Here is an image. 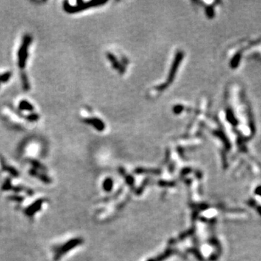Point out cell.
Returning a JSON list of instances; mask_svg holds the SVG:
<instances>
[{
	"mask_svg": "<svg viewBox=\"0 0 261 261\" xmlns=\"http://www.w3.org/2000/svg\"><path fill=\"white\" fill-rule=\"evenodd\" d=\"M32 42L31 35L26 34L23 37L22 43L18 52V65L20 69H24L26 66L28 57V49Z\"/></svg>",
	"mask_w": 261,
	"mask_h": 261,
	"instance_id": "6da1fadb",
	"label": "cell"
},
{
	"mask_svg": "<svg viewBox=\"0 0 261 261\" xmlns=\"http://www.w3.org/2000/svg\"><path fill=\"white\" fill-rule=\"evenodd\" d=\"M77 5H71L68 2H65L63 4L64 9L68 13H75L78 12L80 11L84 10V9H89L91 7H94L100 6V5H103L106 3V2H99V1H90L88 2H84L83 1L77 2Z\"/></svg>",
	"mask_w": 261,
	"mask_h": 261,
	"instance_id": "7a4b0ae2",
	"label": "cell"
},
{
	"mask_svg": "<svg viewBox=\"0 0 261 261\" xmlns=\"http://www.w3.org/2000/svg\"><path fill=\"white\" fill-rule=\"evenodd\" d=\"M82 239H73L71 240V241H68L67 243H65V245L55 247V248L54 249V252L55 253L54 260H59L62 256V255L68 252L69 250H71V249L74 248L75 247L80 245L81 243H82Z\"/></svg>",
	"mask_w": 261,
	"mask_h": 261,
	"instance_id": "3957f363",
	"label": "cell"
},
{
	"mask_svg": "<svg viewBox=\"0 0 261 261\" xmlns=\"http://www.w3.org/2000/svg\"><path fill=\"white\" fill-rule=\"evenodd\" d=\"M44 201V200L41 199V200H38L37 201L33 202L32 205L28 206V207H26L25 211H24L25 214L27 215V216H29V217L33 216L34 213H36L37 212H38L39 210H40Z\"/></svg>",
	"mask_w": 261,
	"mask_h": 261,
	"instance_id": "277c9868",
	"label": "cell"
},
{
	"mask_svg": "<svg viewBox=\"0 0 261 261\" xmlns=\"http://www.w3.org/2000/svg\"><path fill=\"white\" fill-rule=\"evenodd\" d=\"M85 123L88 124L89 125L94 126V128H96L97 130L99 131H103L105 129V125L104 123L99 118H86L84 120Z\"/></svg>",
	"mask_w": 261,
	"mask_h": 261,
	"instance_id": "5b68a950",
	"label": "cell"
},
{
	"mask_svg": "<svg viewBox=\"0 0 261 261\" xmlns=\"http://www.w3.org/2000/svg\"><path fill=\"white\" fill-rule=\"evenodd\" d=\"M0 165H1V167L2 168L3 171L8 172V173H10L12 176L18 177L19 176L18 171H17L16 169H15L14 168L12 167V166H9L7 165L6 161H5V158H4L3 156L1 155H0Z\"/></svg>",
	"mask_w": 261,
	"mask_h": 261,
	"instance_id": "8992f818",
	"label": "cell"
},
{
	"mask_svg": "<svg viewBox=\"0 0 261 261\" xmlns=\"http://www.w3.org/2000/svg\"><path fill=\"white\" fill-rule=\"evenodd\" d=\"M107 59L109 60L110 62H111L112 65L115 69H117L120 72V73H124L125 68L120 64V62L118 61V60L115 57V56L113 54H107Z\"/></svg>",
	"mask_w": 261,
	"mask_h": 261,
	"instance_id": "52a82bcc",
	"label": "cell"
},
{
	"mask_svg": "<svg viewBox=\"0 0 261 261\" xmlns=\"http://www.w3.org/2000/svg\"><path fill=\"white\" fill-rule=\"evenodd\" d=\"M18 110L20 111H29V112H32L34 110V107L27 100H21L18 105Z\"/></svg>",
	"mask_w": 261,
	"mask_h": 261,
	"instance_id": "ba28073f",
	"label": "cell"
},
{
	"mask_svg": "<svg viewBox=\"0 0 261 261\" xmlns=\"http://www.w3.org/2000/svg\"><path fill=\"white\" fill-rule=\"evenodd\" d=\"M20 79H21L22 86L23 90L26 92H28L31 89V84H30L29 79H28L27 74L24 71H22L20 73Z\"/></svg>",
	"mask_w": 261,
	"mask_h": 261,
	"instance_id": "9c48e42d",
	"label": "cell"
},
{
	"mask_svg": "<svg viewBox=\"0 0 261 261\" xmlns=\"http://www.w3.org/2000/svg\"><path fill=\"white\" fill-rule=\"evenodd\" d=\"M29 172H30V173H31V176H36V177L39 178V179H40L41 181H44V182L49 183L50 181V179H49V178L47 177V176L43 175V174L39 173L37 171H36V169H33H33H31V171H30Z\"/></svg>",
	"mask_w": 261,
	"mask_h": 261,
	"instance_id": "30bf717a",
	"label": "cell"
},
{
	"mask_svg": "<svg viewBox=\"0 0 261 261\" xmlns=\"http://www.w3.org/2000/svg\"><path fill=\"white\" fill-rule=\"evenodd\" d=\"M12 72L11 71H7L5 73H2V74L0 75V82L1 83H7L8 82L9 79L12 77Z\"/></svg>",
	"mask_w": 261,
	"mask_h": 261,
	"instance_id": "8fae6325",
	"label": "cell"
},
{
	"mask_svg": "<svg viewBox=\"0 0 261 261\" xmlns=\"http://www.w3.org/2000/svg\"><path fill=\"white\" fill-rule=\"evenodd\" d=\"M26 118L30 122H35V121H37V120L39 119V115H38L37 113H30L29 115H28L26 117Z\"/></svg>",
	"mask_w": 261,
	"mask_h": 261,
	"instance_id": "7c38bea8",
	"label": "cell"
},
{
	"mask_svg": "<svg viewBox=\"0 0 261 261\" xmlns=\"http://www.w3.org/2000/svg\"><path fill=\"white\" fill-rule=\"evenodd\" d=\"M12 185L11 183V181L9 178H7V179H5V181L4 182L2 187V190H12Z\"/></svg>",
	"mask_w": 261,
	"mask_h": 261,
	"instance_id": "4fadbf2b",
	"label": "cell"
},
{
	"mask_svg": "<svg viewBox=\"0 0 261 261\" xmlns=\"http://www.w3.org/2000/svg\"><path fill=\"white\" fill-rule=\"evenodd\" d=\"M30 163L33 166V169H41V170H44V167L41 165L39 162H38L36 160H29Z\"/></svg>",
	"mask_w": 261,
	"mask_h": 261,
	"instance_id": "5bb4252c",
	"label": "cell"
},
{
	"mask_svg": "<svg viewBox=\"0 0 261 261\" xmlns=\"http://www.w3.org/2000/svg\"><path fill=\"white\" fill-rule=\"evenodd\" d=\"M111 188H112V181H111V179H107L105 181V183H104V189H105V190L109 191L111 190Z\"/></svg>",
	"mask_w": 261,
	"mask_h": 261,
	"instance_id": "9a60e30c",
	"label": "cell"
},
{
	"mask_svg": "<svg viewBox=\"0 0 261 261\" xmlns=\"http://www.w3.org/2000/svg\"><path fill=\"white\" fill-rule=\"evenodd\" d=\"M8 198L9 200H13V201H16L18 202H22L23 200H24V198H23L22 197H20V196H9Z\"/></svg>",
	"mask_w": 261,
	"mask_h": 261,
	"instance_id": "2e32d148",
	"label": "cell"
},
{
	"mask_svg": "<svg viewBox=\"0 0 261 261\" xmlns=\"http://www.w3.org/2000/svg\"><path fill=\"white\" fill-rule=\"evenodd\" d=\"M0 84H1V82H0Z\"/></svg>",
	"mask_w": 261,
	"mask_h": 261,
	"instance_id": "e0dca14e",
	"label": "cell"
}]
</instances>
